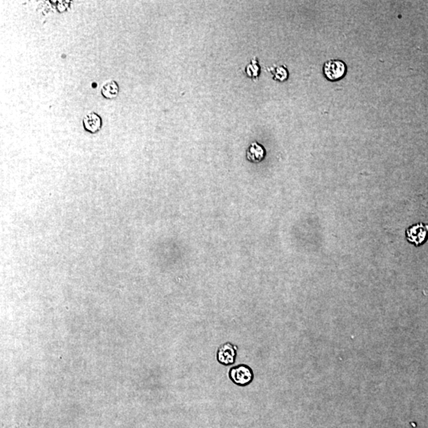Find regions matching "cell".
<instances>
[{
	"label": "cell",
	"instance_id": "8",
	"mask_svg": "<svg viewBox=\"0 0 428 428\" xmlns=\"http://www.w3.org/2000/svg\"><path fill=\"white\" fill-rule=\"evenodd\" d=\"M260 70H261V68H260L258 60L257 58H254L246 68V75L251 79H257L260 76Z\"/></svg>",
	"mask_w": 428,
	"mask_h": 428
},
{
	"label": "cell",
	"instance_id": "4",
	"mask_svg": "<svg viewBox=\"0 0 428 428\" xmlns=\"http://www.w3.org/2000/svg\"><path fill=\"white\" fill-rule=\"evenodd\" d=\"M83 128L91 134H96L102 126V120L99 114L91 111L85 114L83 118Z\"/></svg>",
	"mask_w": 428,
	"mask_h": 428
},
{
	"label": "cell",
	"instance_id": "5",
	"mask_svg": "<svg viewBox=\"0 0 428 428\" xmlns=\"http://www.w3.org/2000/svg\"><path fill=\"white\" fill-rule=\"evenodd\" d=\"M237 348L231 344H225L218 350V360L223 365L228 366L234 363L237 356Z\"/></svg>",
	"mask_w": 428,
	"mask_h": 428
},
{
	"label": "cell",
	"instance_id": "9",
	"mask_svg": "<svg viewBox=\"0 0 428 428\" xmlns=\"http://www.w3.org/2000/svg\"><path fill=\"white\" fill-rule=\"evenodd\" d=\"M272 74L273 79L279 82H284L289 78V72L285 66H279L275 69H270Z\"/></svg>",
	"mask_w": 428,
	"mask_h": 428
},
{
	"label": "cell",
	"instance_id": "2",
	"mask_svg": "<svg viewBox=\"0 0 428 428\" xmlns=\"http://www.w3.org/2000/svg\"><path fill=\"white\" fill-rule=\"evenodd\" d=\"M406 239L416 247L424 244L428 239V224L417 223L406 230Z\"/></svg>",
	"mask_w": 428,
	"mask_h": 428
},
{
	"label": "cell",
	"instance_id": "3",
	"mask_svg": "<svg viewBox=\"0 0 428 428\" xmlns=\"http://www.w3.org/2000/svg\"><path fill=\"white\" fill-rule=\"evenodd\" d=\"M230 378L238 386H248L253 379L252 370L248 366L241 365L231 369Z\"/></svg>",
	"mask_w": 428,
	"mask_h": 428
},
{
	"label": "cell",
	"instance_id": "1",
	"mask_svg": "<svg viewBox=\"0 0 428 428\" xmlns=\"http://www.w3.org/2000/svg\"><path fill=\"white\" fill-rule=\"evenodd\" d=\"M348 66L341 60H330L325 62L323 66L324 76L328 80L335 82L345 77Z\"/></svg>",
	"mask_w": 428,
	"mask_h": 428
},
{
	"label": "cell",
	"instance_id": "6",
	"mask_svg": "<svg viewBox=\"0 0 428 428\" xmlns=\"http://www.w3.org/2000/svg\"><path fill=\"white\" fill-rule=\"evenodd\" d=\"M265 148L257 142L252 143L247 151V158L252 163H260L265 157Z\"/></svg>",
	"mask_w": 428,
	"mask_h": 428
},
{
	"label": "cell",
	"instance_id": "7",
	"mask_svg": "<svg viewBox=\"0 0 428 428\" xmlns=\"http://www.w3.org/2000/svg\"><path fill=\"white\" fill-rule=\"evenodd\" d=\"M101 94L106 99L116 98L119 94V86L114 79L105 81L101 88Z\"/></svg>",
	"mask_w": 428,
	"mask_h": 428
}]
</instances>
